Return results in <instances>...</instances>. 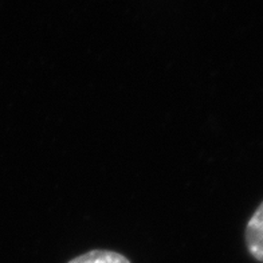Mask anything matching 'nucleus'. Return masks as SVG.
Instances as JSON below:
<instances>
[{"label": "nucleus", "instance_id": "1", "mask_svg": "<svg viewBox=\"0 0 263 263\" xmlns=\"http://www.w3.org/2000/svg\"><path fill=\"white\" fill-rule=\"evenodd\" d=\"M245 243L250 255L263 263V201L247 222L245 229Z\"/></svg>", "mask_w": 263, "mask_h": 263}, {"label": "nucleus", "instance_id": "2", "mask_svg": "<svg viewBox=\"0 0 263 263\" xmlns=\"http://www.w3.org/2000/svg\"><path fill=\"white\" fill-rule=\"evenodd\" d=\"M67 263H132L128 256L113 250L96 249L70 259Z\"/></svg>", "mask_w": 263, "mask_h": 263}]
</instances>
